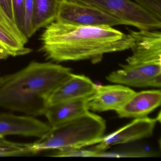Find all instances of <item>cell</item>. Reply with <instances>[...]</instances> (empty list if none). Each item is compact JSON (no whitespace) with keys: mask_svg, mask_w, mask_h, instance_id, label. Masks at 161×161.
Here are the masks:
<instances>
[{"mask_svg":"<svg viewBox=\"0 0 161 161\" xmlns=\"http://www.w3.org/2000/svg\"><path fill=\"white\" fill-rule=\"evenodd\" d=\"M99 153L95 150H87L82 149L56 150L51 156L54 157H97Z\"/></svg>","mask_w":161,"mask_h":161,"instance_id":"cell-19","label":"cell"},{"mask_svg":"<svg viewBox=\"0 0 161 161\" xmlns=\"http://www.w3.org/2000/svg\"><path fill=\"white\" fill-rule=\"evenodd\" d=\"M0 49H1V48H0Z\"/></svg>","mask_w":161,"mask_h":161,"instance_id":"cell-22","label":"cell"},{"mask_svg":"<svg viewBox=\"0 0 161 161\" xmlns=\"http://www.w3.org/2000/svg\"><path fill=\"white\" fill-rule=\"evenodd\" d=\"M97 86L88 77L73 73L50 96L48 106L59 103L89 97L93 95Z\"/></svg>","mask_w":161,"mask_h":161,"instance_id":"cell-11","label":"cell"},{"mask_svg":"<svg viewBox=\"0 0 161 161\" xmlns=\"http://www.w3.org/2000/svg\"><path fill=\"white\" fill-rule=\"evenodd\" d=\"M71 74V69L61 65L31 62L0 77V107L29 115H44L50 96Z\"/></svg>","mask_w":161,"mask_h":161,"instance_id":"cell-2","label":"cell"},{"mask_svg":"<svg viewBox=\"0 0 161 161\" xmlns=\"http://www.w3.org/2000/svg\"><path fill=\"white\" fill-rule=\"evenodd\" d=\"M160 90L136 92L130 99L116 111L120 118H139L147 117L161 105Z\"/></svg>","mask_w":161,"mask_h":161,"instance_id":"cell-12","label":"cell"},{"mask_svg":"<svg viewBox=\"0 0 161 161\" xmlns=\"http://www.w3.org/2000/svg\"><path fill=\"white\" fill-rule=\"evenodd\" d=\"M129 30L133 40L132 54L126 60L129 64L161 62V33L155 30Z\"/></svg>","mask_w":161,"mask_h":161,"instance_id":"cell-6","label":"cell"},{"mask_svg":"<svg viewBox=\"0 0 161 161\" xmlns=\"http://www.w3.org/2000/svg\"><path fill=\"white\" fill-rule=\"evenodd\" d=\"M146 12L161 21V0H132Z\"/></svg>","mask_w":161,"mask_h":161,"instance_id":"cell-18","label":"cell"},{"mask_svg":"<svg viewBox=\"0 0 161 161\" xmlns=\"http://www.w3.org/2000/svg\"><path fill=\"white\" fill-rule=\"evenodd\" d=\"M135 93L128 86L121 85L97 86L89 98L88 110L97 112L116 111Z\"/></svg>","mask_w":161,"mask_h":161,"instance_id":"cell-9","label":"cell"},{"mask_svg":"<svg viewBox=\"0 0 161 161\" xmlns=\"http://www.w3.org/2000/svg\"><path fill=\"white\" fill-rule=\"evenodd\" d=\"M61 0H33L32 34L56 19Z\"/></svg>","mask_w":161,"mask_h":161,"instance_id":"cell-15","label":"cell"},{"mask_svg":"<svg viewBox=\"0 0 161 161\" xmlns=\"http://www.w3.org/2000/svg\"><path fill=\"white\" fill-rule=\"evenodd\" d=\"M94 6L139 30H156L161 21L146 12L132 0H69Z\"/></svg>","mask_w":161,"mask_h":161,"instance_id":"cell-4","label":"cell"},{"mask_svg":"<svg viewBox=\"0 0 161 161\" xmlns=\"http://www.w3.org/2000/svg\"><path fill=\"white\" fill-rule=\"evenodd\" d=\"M122 69L111 72L106 77L110 82L135 87H160L161 77L151 78L144 75L132 65H120Z\"/></svg>","mask_w":161,"mask_h":161,"instance_id":"cell-14","label":"cell"},{"mask_svg":"<svg viewBox=\"0 0 161 161\" xmlns=\"http://www.w3.org/2000/svg\"><path fill=\"white\" fill-rule=\"evenodd\" d=\"M40 51L54 62L89 60L100 63L103 55L131 48L130 36L107 25L82 26L53 21L41 35Z\"/></svg>","mask_w":161,"mask_h":161,"instance_id":"cell-1","label":"cell"},{"mask_svg":"<svg viewBox=\"0 0 161 161\" xmlns=\"http://www.w3.org/2000/svg\"><path fill=\"white\" fill-rule=\"evenodd\" d=\"M51 130L49 124L33 117L0 114V137L19 135L40 138Z\"/></svg>","mask_w":161,"mask_h":161,"instance_id":"cell-8","label":"cell"},{"mask_svg":"<svg viewBox=\"0 0 161 161\" xmlns=\"http://www.w3.org/2000/svg\"><path fill=\"white\" fill-rule=\"evenodd\" d=\"M28 41L27 36L0 6V48L11 56L25 55L32 51L25 47Z\"/></svg>","mask_w":161,"mask_h":161,"instance_id":"cell-10","label":"cell"},{"mask_svg":"<svg viewBox=\"0 0 161 161\" xmlns=\"http://www.w3.org/2000/svg\"><path fill=\"white\" fill-rule=\"evenodd\" d=\"M91 96L48 106L44 115L49 125L55 128L89 111L88 103Z\"/></svg>","mask_w":161,"mask_h":161,"instance_id":"cell-13","label":"cell"},{"mask_svg":"<svg viewBox=\"0 0 161 161\" xmlns=\"http://www.w3.org/2000/svg\"><path fill=\"white\" fill-rule=\"evenodd\" d=\"M106 130L105 120L89 111L55 128L33 143L36 151L82 149L100 142Z\"/></svg>","mask_w":161,"mask_h":161,"instance_id":"cell-3","label":"cell"},{"mask_svg":"<svg viewBox=\"0 0 161 161\" xmlns=\"http://www.w3.org/2000/svg\"><path fill=\"white\" fill-rule=\"evenodd\" d=\"M25 6V35L27 38L32 36V19L33 10V0H24Z\"/></svg>","mask_w":161,"mask_h":161,"instance_id":"cell-20","label":"cell"},{"mask_svg":"<svg viewBox=\"0 0 161 161\" xmlns=\"http://www.w3.org/2000/svg\"><path fill=\"white\" fill-rule=\"evenodd\" d=\"M55 21L82 26L127 25L124 21L96 7L69 0H61Z\"/></svg>","mask_w":161,"mask_h":161,"instance_id":"cell-5","label":"cell"},{"mask_svg":"<svg viewBox=\"0 0 161 161\" xmlns=\"http://www.w3.org/2000/svg\"><path fill=\"white\" fill-rule=\"evenodd\" d=\"M38 153L34 148L33 143L11 142L0 137V157L31 156Z\"/></svg>","mask_w":161,"mask_h":161,"instance_id":"cell-16","label":"cell"},{"mask_svg":"<svg viewBox=\"0 0 161 161\" xmlns=\"http://www.w3.org/2000/svg\"><path fill=\"white\" fill-rule=\"evenodd\" d=\"M157 121L156 119L147 116L135 119L117 130L103 136L94 150L100 153L112 145L125 144L150 137L153 133Z\"/></svg>","mask_w":161,"mask_h":161,"instance_id":"cell-7","label":"cell"},{"mask_svg":"<svg viewBox=\"0 0 161 161\" xmlns=\"http://www.w3.org/2000/svg\"><path fill=\"white\" fill-rule=\"evenodd\" d=\"M0 6L8 16L15 22L13 8V0H0Z\"/></svg>","mask_w":161,"mask_h":161,"instance_id":"cell-21","label":"cell"},{"mask_svg":"<svg viewBox=\"0 0 161 161\" xmlns=\"http://www.w3.org/2000/svg\"><path fill=\"white\" fill-rule=\"evenodd\" d=\"M13 8L16 25L25 35V6L24 0H13Z\"/></svg>","mask_w":161,"mask_h":161,"instance_id":"cell-17","label":"cell"}]
</instances>
